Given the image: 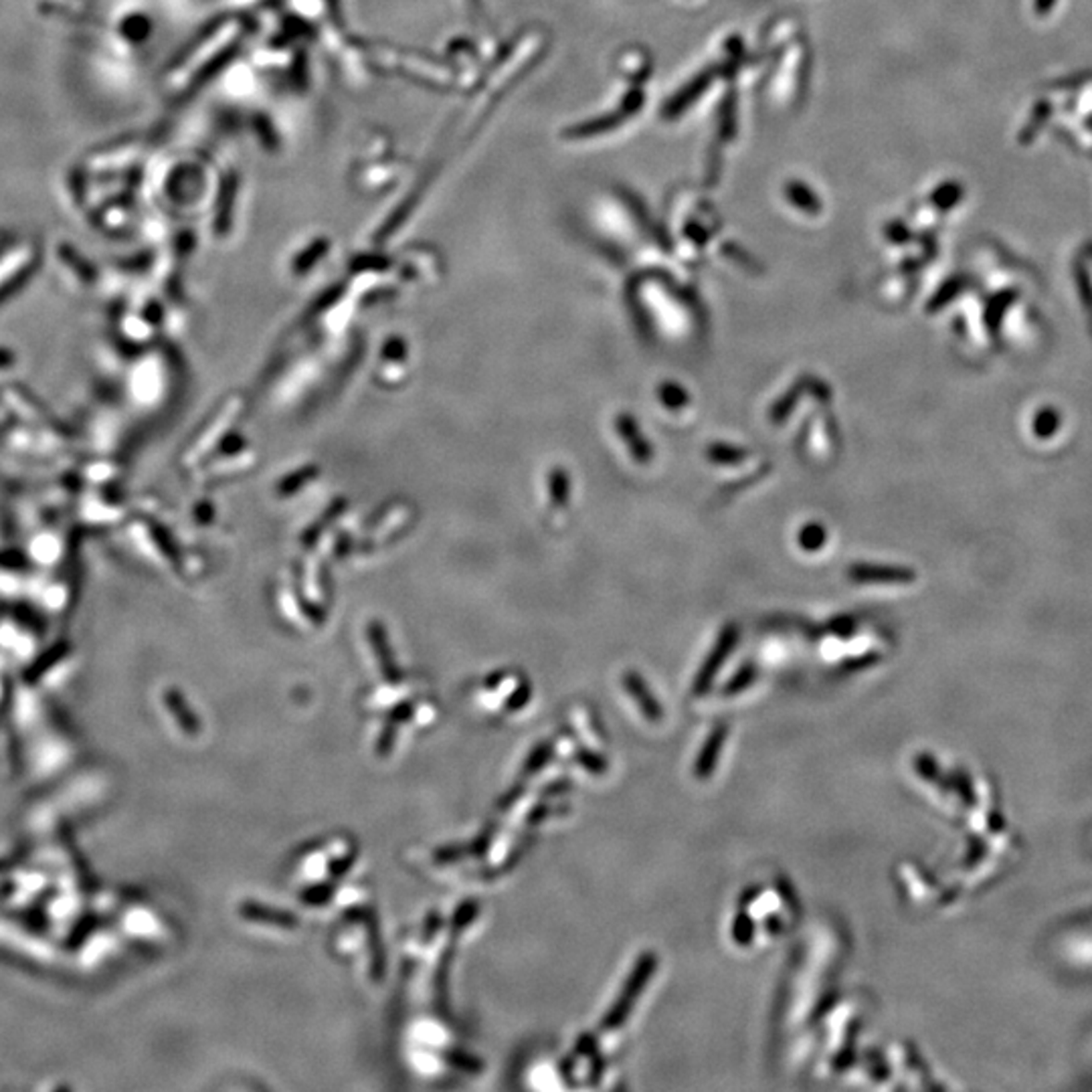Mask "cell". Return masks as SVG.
I'll list each match as a JSON object with an SVG mask.
<instances>
[{
  "instance_id": "52a82bcc",
  "label": "cell",
  "mask_w": 1092,
  "mask_h": 1092,
  "mask_svg": "<svg viewBox=\"0 0 1092 1092\" xmlns=\"http://www.w3.org/2000/svg\"><path fill=\"white\" fill-rule=\"evenodd\" d=\"M478 909H479V904L476 900H465L457 906V911L453 914V923H452L455 931H462V928H465L469 923H472L476 919Z\"/></svg>"
},
{
  "instance_id": "5b68a950",
  "label": "cell",
  "mask_w": 1092,
  "mask_h": 1092,
  "mask_svg": "<svg viewBox=\"0 0 1092 1092\" xmlns=\"http://www.w3.org/2000/svg\"><path fill=\"white\" fill-rule=\"evenodd\" d=\"M334 894V884H316V887L305 888L300 894V900L304 904H310V906H322L326 902H330Z\"/></svg>"
},
{
  "instance_id": "2e32d148",
  "label": "cell",
  "mask_w": 1092,
  "mask_h": 1092,
  "mask_svg": "<svg viewBox=\"0 0 1092 1092\" xmlns=\"http://www.w3.org/2000/svg\"><path fill=\"white\" fill-rule=\"evenodd\" d=\"M411 713H413V706L409 702L407 704H401V706H397L389 714V720H391V723L397 725V723H403V720H407L411 716Z\"/></svg>"
},
{
  "instance_id": "30bf717a",
  "label": "cell",
  "mask_w": 1092,
  "mask_h": 1092,
  "mask_svg": "<svg viewBox=\"0 0 1092 1092\" xmlns=\"http://www.w3.org/2000/svg\"><path fill=\"white\" fill-rule=\"evenodd\" d=\"M395 735H397L395 723H391V720H389V723L385 725V728H382L380 738H378V742H377V752H378V757H387V755H389L391 749H392V742H395Z\"/></svg>"
},
{
  "instance_id": "4fadbf2b",
  "label": "cell",
  "mask_w": 1092,
  "mask_h": 1092,
  "mask_svg": "<svg viewBox=\"0 0 1092 1092\" xmlns=\"http://www.w3.org/2000/svg\"><path fill=\"white\" fill-rule=\"evenodd\" d=\"M528 698H530V688H528L527 684H524V686L520 688V690H516L515 694H512V696L508 698V704H506V708H508V710H520L524 704L528 702Z\"/></svg>"
},
{
  "instance_id": "277c9868",
  "label": "cell",
  "mask_w": 1092,
  "mask_h": 1092,
  "mask_svg": "<svg viewBox=\"0 0 1092 1092\" xmlns=\"http://www.w3.org/2000/svg\"><path fill=\"white\" fill-rule=\"evenodd\" d=\"M368 639L378 653V664H380L382 676H385L389 682H399V678H401L399 668H397L395 660H392V651L389 648L385 631H382V627L377 624V621L375 624H370V627H368Z\"/></svg>"
},
{
  "instance_id": "5bb4252c",
  "label": "cell",
  "mask_w": 1092,
  "mask_h": 1092,
  "mask_svg": "<svg viewBox=\"0 0 1092 1092\" xmlns=\"http://www.w3.org/2000/svg\"><path fill=\"white\" fill-rule=\"evenodd\" d=\"M524 793V785H516V788H512L504 797H502L498 807L500 810H508V807L515 805L518 801V797Z\"/></svg>"
},
{
  "instance_id": "7c38bea8",
  "label": "cell",
  "mask_w": 1092,
  "mask_h": 1092,
  "mask_svg": "<svg viewBox=\"0 0 1092 1092\" xmlns=\"http://www.w3.org/2000/svg\"><path fill=\"white\" fill-rule=\"evenodd\" d=\"M720 740H723V737L716 735V737H714V740H710V745L706 747V751H704V755H702L701 763H698V773H701V775H706V773L710 771L708 767H710V764H713V763H714V759H716V751H718Z\"/></svg>"
},
{
  "instance_id": "8992f818",
  "label": "cell",
  "mask_w": 1092,
  "mask_h": 1092,
  "mask_svg": "<svg viewBox=\"0 0 1092 1092\" xmlns=\"http://www.w3.org/2000/svg\"><path fill=\"white\" fill-rule=\"evenodd\" d=\"M552 755V745L551 742H542L537 749L530 752V757L524 763V777H528V775L539 773L542 764L551 759Z\"/></svg>"
},
{
  "instance_id": "8fae6325",
  "label": "cell",
  "mask_w": 1092,
  "mask_h": 1092,
  "mask_svg": "<svg viewBox=\"0 0 1092 1092\" xmlns=\"http://www.w3.org/2000/svg\"><path fill=\"white\" fill-rule=\"evenodd\" d=\"M354 860H356V851H351V854H346L344 858H338V860H334L332 864H330V878H332V880H336V878H342L344 874L353 868Z\"/></svg>"
},
{
  "instance_id": "ba28073f",
  "label": "cell",
  "mask_w": 1092,
  "mask_h": 1092,
  "mask_svg": "<svg viewBox=\"0 0 1092 1092\" xmlns=\"http://www.w3.org/2000/svg\"><path fill=\"white\" fill-rule=\"evenodd\" d=\"M445 1058H447V1062L453 1064V1066H457V1068L465 1070V1073H479V1070H482V1062H479L478 1058H474V1056H467V1054H464V1052H460V1050H452V1052H447V1054H445Z\"/></svg>"
},
{
  "instance_id": "3957f363",
  "label": "cell",
  "mask_w": 1092,
  "mask_h": 1092,
  "mask_svg": "<svg viewBox=\"0 0 1092 1092\" xmlns=\"http://www.w3.org/2000/svg\"><path fill=\"white\" fill-rule=\"evenodd\" d=\"M243 919L247 921H254V923H266V924H278L283 928H292V926H298V916L293 912L288 911H281V909H271V906L266 904H257V902H243L242 909Z\"/></svg>"
},
{
  "instance_id": "ac0fdd59",
  "label": "cell",
  "mask_w": 1092,
  "mask_h": 1092,
  "mask_svg": "<svg viewBox=\"0 0 1092 1092\" xmlns=\"http://www.w3.org/2000/svg\"><path fill=\"white\" fill-rule=\"evenodd\" d=\"M546 813H549V807H546V805H539V807H534V810H532V812H530V815H528V824H530V825H537V824H540V822H542V817H544Z\"/></svg>"
},
{
  "instance_id": "7a4b0ae2",
  "label": "cell",
  "mask_w": 1092,
  "mask_h": 1092,
  "mask_svg": "<svg viewBox=\"0 0 1092 1092\" xmlns=\"http://www.w3.org/2000/svg\"><path fill=\"white\" fill-rule=\"evenodd\" d=\"M346 919L348 921H360L365 923L366 926V933H368V947H370V974H373L375 981H380L382 975H385V953H382V945H380V937H378V926H377V919L375 914L370 912L368 909H353L346 912Z\"/></svg>"
},
{
  "instance_id": "e0dca14e",
  "label": "cell",
  "mask_w": 1092,
  "mask_h": 1092,
  "mask_svg": "<svg viewBox=\"0 0 1092 1092\" xmlns=\"http://www.w3.org/2000/svg\"><path fill=\"white\" fill-rule=\"evenodd\" d=\"M578 761L585 763L587 767H589V771H595V773L597 771H603V769H601V767H603V763H601V759H597L593 755H589V751L578 752Z\"/></svg>"
},
{
  "instance_id": "6da1fadb",
  "label": "cell",
  "mask_w": 1092,
  "mask_h": 1092,
  "mask_svg": "<svg viewBox=\"0 0 1092 1092\" xmlns=\"http://www.w3.org/2000/svg\"><path fill=\"white\" fill-rule=\"evenodd\" d=\"M653 967H655V961H653L651 955L641 957V961L638 963L636 971H633V975L627 981V986L624 987V991H621V998L617 999L615 1006L611 1008V1011L607 1013V1018L603 1020V1028L605 1030H614V1028H617V1025L621 1022L626 1020V1015H627L629 1008L633 1006V1003H636L638 993L641 991L643 986H646V981L651 975Z\"/></svg>"
},
{
  "instance_id": "9c48e42d",
  "label": "cell",
  "mask_w": 1092,
  "mask_h": 1092,
  "mask_svg": "<svg viewBox=\"0 0 1092 1092\" xmlns=\"http://www.w3.org/2000/svg\"><path fill=\"white\" fill-rule=\"evenodd\" d=\"M464 856H467V844L465 846H447V848L437 850L433 854V860L437 862V864H450V862H455Z\"/></svg>"
},
{
  "instance_id": "9a60e30c",
  "label": "cell",
  "mask_w": 1092,
  "mask_h": 1092,
  "mask_svg": "<svg viewBox=\"0 0 1092 1092\" xmlns=\"http://www.w3.org/2000/svg\"><path fill=\"white\" fill-rule=\"evenodd\" d=\"M440 926H441V916H440V912H431L428 916V921H425V941H429V938L437 931H440Z\"/></svg>"
}]
</instances>
